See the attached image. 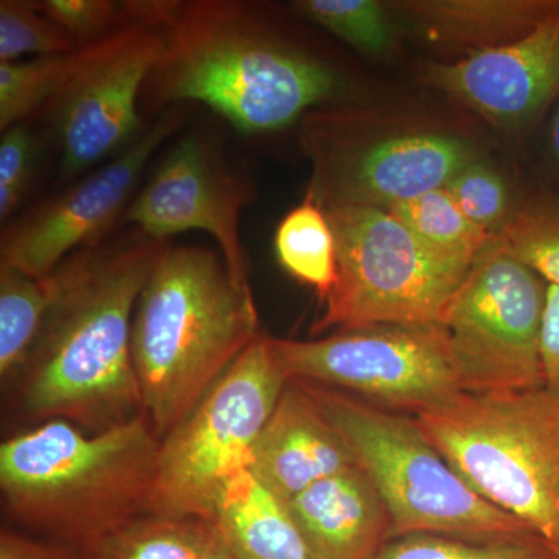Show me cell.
Wrapping results in <instances>:
<instances>
[{"instance_id":"cell-5","label":"cell","mask_w":559,"mask_h":559,"mask_svg":"<svg viewBox=\"0 0 559 559\" xmlns=\"http://www.w3.org/2000/svg\"><path fill=\"white\" fill-rule=\"evenodd\" d=\"M471 487L559 551V396L459 392L414 415Z\"/></svg>"},{"instance_id":"cell-3","label":"cell","mask_w":559,"mask_h":559,"mask_svg":"<svg viewBox=\"0 0 559 559\" xmlns=\"http://www.w3.org/2000/svg\"><path fill=\"white\" fill-rule=\"evenodd\" d=\"M151 100L197 102L242 134H270L344 94L340 73L280 38L242 3L171 2Z\"/></svg>"},{"instance_id":"cell-16","label":"cell","mask_w":559,"mask_h":559,"mask_svg":"<svg viewBox=\"0 0 559 559\" xmlns=\"http://www.w3.org/2000/svg\"><path fill=\"white\" fill-rule=\"evenodd\" d=\"M359 466L347 440L300 381L289 380L261 430L250 473L289 503L305 489Z\"/></svg>"},{"instance_id":"cell-15","label":"cell","mask_w":559,"mask_h":559,"mask_svg":"<svg viewBox=\"0 0 559 559\" xmlns=\"http://www.w3.org/2000/svg\"><path fill=\"white\" fill-rule=\"evenodd\" d=\"M246 194L241 180L219 164L202 140L190 135L162 160L124 218L157 241L182 231H207L218 242L231 278L250 289L240 237Z\"/></svg>"},{"instance_id":"cell-32","label":"cell","mask_w":559,"mask_h":559,"mask_svg":"<svg viewBox=\"0 0 559 559\" xmlns=\"http://www.w3.org/2000/svg\"><path fill=\"white\" fill-rule=\"evenodd\" d=\"M544 389L559 396V286L547 285L539 333Z\"/></svg>"},{"instance_id":"cell-4","label":"cell","mask_w":559,"mask_h":559,"mask_svg":"<svg viewBox=\"0 0 559 559\" xmlns=\"http://www.w3.org/2000/svg\"><path fill=\"white\" fill-rule=\"evenodd\" d=\"M260 336L252 290L231 278L223 257L164 246L135 305L131 336L143 412L159 440Z\"/></svg>"},{"instance_id":"cell-22","label":"cell","mask_w":559,"mask_h":559,"mask_svg":"<svg viewBox=\"0 0 559 559\" xmlns=\"http://www.w3.org/2000/svg\"><path fill=\"white\" fill-rule=\"evenodd\" d=\"M274 249L280 266L325 300L337 282L336 238L325 210L310 194L280 223Z\"/></svg>"},{"instance_id":"cell-2","label":"cell","mask_w":559,"mask_h":559,"mask_svg":"<svg viewBox=\"0 0 559 559\" xmlns=\"http://www.w3.org/2000/svg\"><path fill=\"white\" fill-rule=\"evenodd\" d=\"M160 440L145 414L100 432L62 419L0 447V496L11 524L87 558L153 513Z\"/></svg>"},{"instance_id":"cell-31","label":"cell","mask_w":559,"mask_h":559,"mask_svg":"<svg viewBox=\"0 0 559 559\" xmlns=\"http://www.w3.org/2000/svg\"><path fill=\"white\" fill-rule=\"evenodd\" d=\"M33 160V139L24 124L3 131L0 140V218L17 209L28 183Z\"/></svg>"},{"instance_id":"cell-8","label":"cell","mask_w":559,"mask_h":559,"mask_svg":"<svg viewBox=\"0 0 559 559\" xmlns=\"http://www.w3.org/2000/svg\"><path fill=\"white\" fill-rule=\"evenodd\" d=\"M290 378L261 334L160 440L154 511L215 522L230 481L253 450Z\"/></svg>"},{"instance_id":"cell-26","label":"cell","mask_w":559,"mask_h":559,"mask_svg":"<svg viewBox=\"0 0 559 559\" xmlns=\"http://www.w3.org/2000/svg\"><path fill=\"white\" fill-rule=\"evenodd\" d=\"M371 559H559V551L539 536L473 540L417 533L389 539Z\"/></svg>"},{"instance_id":"cell-33","label":"cell","mask_w":559,"mask_h":559,"mask_svg":"<svg viewBox=\"0 0 559 559\" xmlns=\"http://www.w3.org/2000/svg\"><path fill=\"white\" fill-rule=\"evenodd\" d=\"M0 559H90L81 551L13 528L0 532Z\"/></svg>"},{"instance_id":"cell-30","label":"cell","mask_w":559,"mask_h":559,"mask_svg":"<svg viewBox=\"0 0 559 559\" xmlns=\"http://www.w3.org/2000/svg\"><path fill=\"white\" fill-rule=\"evenodd\" d=\"M33 5L60 25L79 47L108 35L123 16V7L112 0H40Z\"/></svg>"},{"instance_id":"cell-6","label":"cell","mask_w":559,"mask_h":559,"mask_svg":"<svg viewBox=\"0 0 559 559\" xmlns=\"http://www.w3.org/2000/svg\"><path fill=\"white\" fill-rule=\"evenodd\" d=\"M300 382L380 492L389 513L390 539L417 533L473 540L538 536L481 498L430 443L417 419L341 390Z\"/></svg>"},{"instance_id":"cell-19","label":"cell","mask_w":559,"mask_h":559,"mask_svg":"<svg viewBox=\"0 0 559 559\" xmlns=\"http://www.w3.org/2000/svg\"><path fill=\"white\" fill-rule=\"evenodd\" d=\"M215 524L235 559H314L286 503L250 471L223 492Z\"/></svg>"},{"instance_id":"cell-1","label":"cell","mask_w":559,"mask_h":559,"mask_svg":"<svg viewBox=\"0 0 559 559\" xmlns=\"http://www.w3.org/2000/svg\"><path fill=\"white\" fill-rule=\"evenodd\" d=\"M165 241L142 231L69 257L27 362L3 390L25 421L62 419L90 432L145 414L132 362V318Z\"/></svg>"},{"instance_id":"cell-34","label":"cell","mask_w":559,"mask_h":559,"mask_svg":"<svg viewBox=\"0 0 559 559\" xmlns=\"http://www.w3.org/2000/svg\"><path fill=\"white\" fill-rule=\"evenodd\" d=\"M547 160L559 182V102L555 106L554 117L550 120L549 134H547Z\"/></svg>"},{"instance_id":"cell-12","label":"cell","mask_w":559,"mask_h":559,"mask_svg":"<svg viewBox=\"0 0 559 559\" xmlns=\"http://www.w3.org/2000/svg\"><path fill=\"white\" fill-rule=\"evenodd\" d=\"M290 380L352 392L389 411H419L463 392L439 325H370L312 341L275 340Z\"/></svg>"},{"instance_id":"cell-21","label":"cell","mask_w":559,"mask_h":559,"mask_svg":"<svg viewBox=\"0 0 559 559\" xmlns=\"http://www.w3.org/2000/svg\"><path fill=\"white\" fill-rule=\"evenodd\" d=\"M55 297L53 274L36 278L0 266V380L2 389L20 373L38 340Z\"/></svg>"},{"instance_id":"cell-27","label":"cell","mask_w":559,"mask_h":559,"mask_svg":"<svg viewBox=\"0 0 559 559\" xmlns=\"http://www.w3.org/2000/svg\"><path fill=\"white\" fill-rule=\"evenodd\" d=\"M70 55L0 62V130L16 127L51 102L68 75Z\"/></svg>"},{"instance_id":"cell-18","label":"cell","mask_w":559,"mask_h":559,"mask_svg":"<svg viewBox=\"0 0 559 559\" xmlns=\"http://www.w3.org/2000/svg\"><path fill=\"white\" fill-rule=\"evenodd\" d=\"M404 33L468 55L524 38L559 10V0H389Z\"/></svg>"},{"instance_id":"cell-25","label":"cell","mask_w":559,"mask_h":559,"mask_svg":"<svg viewBox=\"0 0 559 559\" xmlns=\"http://www.w3.org/2000/svg\"><path fill=\"white\" fill-rule=\"evenodd\" d=\"M499 235L525 266L559 286V193L518 202Z\"/></svg>"},{"instance_id":"cell-28","label":"cell","mask_w":559,"mask_h":559,"mask_svg":"<svg viewBox=\"0 0 559 559\" xmlns=\"http://www.w3.org/2000/svg\"><path fill=\"white\" fill-rule=\"evenodd\" d=\"M444 189L468 219L491 235L502 231L518 204L502 173L485 156L465 165Z\"/></svg>"},{"instance_id":"cell-14","label":"cell","mask_w":559,"mask_h":559,"mask_svg":"<svg viewBox=\"0 0 559 559\" xmlns=\"http://www.w3.org/2000/svg\"><path fill=\"white\" fill-rule=\"evenodd\" d=\"M423 79L503 134H528L559 102V10L514 43L430 62Z\"/></svg>"},{"instance_id":"cell-35","label":"cell","mask_w":559,"mask_h":559,"mask_svg":"<svg viewBox=\"0 0 559 559\" xmlns=\"http://www.w3.org/2000/svg\"><path fill=\"white\" fill-rule=\"evenodd\" d=\"M202 559H235L230 550L227 549L226 544L221 543L218 547H215L210 554L205 555Z\"/></svg>"},{"instance_id":"cell-7","label":"cell","mask_w":559,"mask_h":559,"mask_svg":"<svg viewBox=\"0 0 559 559\" xmlns=\"http://www.w3.org/2000/svg\"><path fill=\"white\" fill-rule=\"evenodd\" d=\"M308 193L323 210H388L441 189L484 156L476 140L437 121L364 109H316L301 123Z\"/></svg>"},{"instance_id":"cell-29","label":"cell","mask_w":559,"mask_h":559,"mask_svg":"<svg viewBox=\"0 0 559 559\" xmlns=\"http://www.w3.org/2000/svg\"><path fill=\"white\" fill-rule=\"evenodd\" d=\"M76 49L75 40L36 10L33 2H0V62L20 61L25 55H70Z\"/></svg>"},{"instance_id":"cell-24","label":"cell","mask_w":559,"mask_h":559,"mask_svg":"<svg viewBox=\"0 0 559 559\" xmlns=\"http://www.w3.org/2000/svg\"><path fill=\"white\" fill-rule=\"evenodd\" d=\"M293 10L367 57H390L404 35L381 0H297Z\"/></svg>"},{"instance_id":"cell-11","label":"cell","mask_w":559,"mask_h":559,"mask_svg":"<svg viewBox=\"0 0 559 559\" xmlns=\"http://www.w3.org/2000/svg\"><path fill=\"white\" fill-rule=\"evenodd\" d=\"M121 22L70 55L68 75L51 98L62 171L76 175L134 142L139 97L165 50L170 2H124Z\"/></svg>"},{"instance_id":"cell-20","label":"cell","mask_w":559,"mask_h":559,"mask_svg":"<svg viewBox=\"0 0 559 559\" xmlns=\"http://www.w3.org/2000/svg\"><path fill=\"white\" fill-rule=\"evenodd\" d=\"M221 543L215 522L150 513L106 539L90 559H202Z\"/></svg>"},{"instance_id":"cell-10","label":"cell","mask_w":559,"mask_h":559,"mask_svg":"<svg viewBox=\"0 0 559 559\" xmlns=\"http://www.w3.org/2000/svg\"><path fill=\"white\" fill-rule=\"evenodd\" d=\"M546 296V280L495 235L437 323L463 392L544 388L539 333Z\"/></svg>"},{"instance_id":"cell-17","label":"cell","mask_w":559,"mask_h":559,"mask_svg":"<svg viewBox=\"0 0 559 559\" xmlns=\"http://www.w3.org/2000/svg\"><path fill=\"white\" fill-rule=\"evenodd\" d=\"M286 507L314 559H371L390 539L388 510L360 466L318 481Z\"/></svg>"},{"instance_id":"cell-13","label":"cell","mask_w":559,"mask_h":559,"mask_svg":"<svg viewBox=\"0 0 559 559\" xmlns=\"http://www.w3.org/2000/svg\"><path fill=\"white\" fill-rule=\"evenodd\" d=\"M182 121V110H165L116 159L14 224L3 235L0 266L43 278L73 253L98 245L130 200L153 154L179 130Z\"/></svg>"},{"instance_id":"cell-23","label":"cell","mask_w":559,"mask_h":559,"mask_svg":"<svg viewBox=\"0 0 559 559\" xmlns=\"http://www.w3.org/2000/svg\"><path fill=\"white\" fill-rule=\"evenodd\" d=\"M388 212L441 259L465 266H473L495 237L468 219L444 187L401 201Z\"/></svg>"},{"instance_id":"cell-9","label":"cell","mask_w":559,"mask_h":559,"mask_svg":"<svg viewBox=\"0 0 559 559\" xmlns=\"http://www.w3.org/2000/svg\"><path fill=\"white\" fill-rule=\"evenodd\" d=\"M337 248V282L311 334L370 325H437L471 266L441 259L388 210H325Z\"/></svg>"}]
</instances>
